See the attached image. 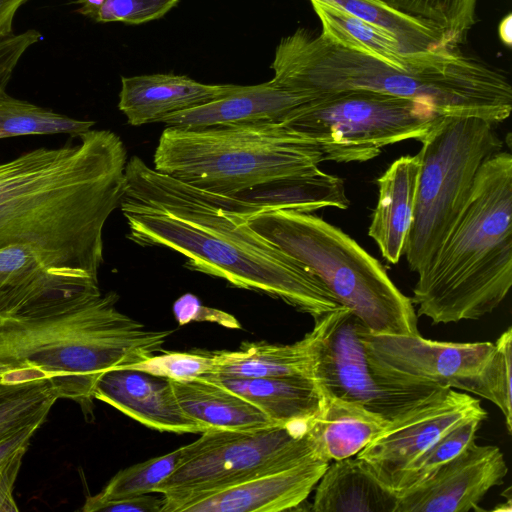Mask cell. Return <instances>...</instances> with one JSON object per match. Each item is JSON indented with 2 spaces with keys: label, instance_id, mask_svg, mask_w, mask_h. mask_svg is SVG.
<instances>
[{
  "label": "cell",
  "instance_id": "obj_9",
  "mask_svg": "<svg viewBox=\"0 0 512 512\" xmlns=\"http://www.w3.org/2000/svg\"><path fill=\"white\" fill-rule=\"evenodd\" d=\"M316 459L306 425L207 430L181 447L176 468L154 492L164 497L161 512H181L212 493Z\"/></svg>",
  "mask_w": 512,
  "mask_h": 512
},
{
  "label": "cell",
  "instance_id": "obj_38",
  "mask_svg": "<svg viewBox=\"0 0 512 512\" xmlns=\"http://www.w3.org/2000/svg\"><path fill=\"white\" fill-rule=\"evenodd\" d=\"M41 38L38 31L29 29L0 39V95L6 92L13 71L24 53Z\"/></svg>",
  "mask_w": 512,
  "mask_h": 512
},
{
  "label": "cell",
  "instance_id": "obj_19",
  "mask_svg": "<svg viewBox=\"0 0 512 512\" xmlns=\"http://www.w3.org/2000/svg\"><path fill=\"white\" fill-rule=\"evenodd\" d=\"M311 97L279 88L270 81L236 87L208 103L165 117L161 123L176 127L282 122Z\"/></svg>",
  "mask_w": 512,
  "mask_h": 512
},
{
  "label": "cell",
  "instance_id": "obj_10",
  "mask_svg": "<svg viewBox=\"0 0 512 512\" xmlns=\"http://www.w3.org/2000/svg\"><path fill=\"white\" fill-rule=\"evenodd\" d=\"M443 114L412 99L368 90L323 93L293 109L282 123L312 139L325 161L365 162L382 148L420 139Z\"/></svg>",
  "mask_w": 512,
  "mask_h": 512
},
{
  "label": "cell",
  "instance_id": "obj_8",
  "mask_svg": "<svg viewBox=\"0 0 512 512\" xmlns=\"http://www.w3.org/2000/svg\"><path fill=\"white\" fill-rule=\"evenodd\" d=\"M493 123L443 115L418 141L420 170L404 255L419 272L438 250L472 191L477 174L503 143Z\"/></svg>",
  "mask_w": 512,
  "mask_h": 512
},
{
  "label": "cell",
  "instance_id": "obj_13",
  "mask_svg": "<svg viewBox=\"0 0 512 512\" xmlns=\"http://www.w3.org/2000/svg\"><path fill=\"white\" fill-rule=\"evenodd\" d=\"M472 417H488L478 399L464 391L438 388L389 420L356 457L393 490L397 478L409 463L447 430Z\"/></svg>",
  "mask_w": 512,
  "mask_h": 512
},
{
  "label": "cell",
  "instance_id": "obj_4",
  "mask_svg": "<svg viewBox=\"0 0 512 512\" xmlns=\"http://www.w3.org/2000/svg\"><path fill=\"white\" fill-rule=\"evenodd\" d=\"M115 292L35 314H0V381H47L58 398L93 416V390L112 368L161 351L170 330H154L120 312Z\"/></svg>",
  "mask_w": 512,
  "mask_h": 512
},
{
  "label": "cell",
  "instance_id": "obj_36",
  "mask_svg": "<svg viewBox=\"0 0 512 512\" xmlns=\"http://www.w3.org/2000/svg\"><path fill=\"white\" fill-rule=\"evenodd\" d=\"M38 427H29L0 443V512L18 511L16 479L30 440Z\"/></svg>",
  "mask_w": 512,
  "mask_h": 512
},
{
  "label": "cell",
  "instance_id": "obj_41",
  "mask_svg": "<svg viewBox=\"0 0 512 512\" xmlns=\"http://www.w3.org/2000/svg\"><path fill=\"white\" fill-rule=\"evenodd\" d=\"M499 37L501 41L507 46L510 47L512 43V15L508 14L506 17L502 19L500 22L499 28Z\"/></svg>",
  "mask_w": 512,
  "mask_h": 512
},
{
  "label": "cell",
  "instance_id": "obj_39",
  "mask_svg": "<svg viewBox=\"0 0 512 512\" xmlns=\"http://www.w3.org/2000/svg\"><path fill=\"white\" fill-rule=\"evenodd\" d=\"M150 492L130 497L105 501L92 506L88 512H161L164 497Z\"/></svg>",
  "mask_w": 512,
  "mask_h": 512
},
{
  "label": "cell",
  "instance_id": "obj_28",
  "mask_svg": "<svg viewBox=\"0 0 512 512\" xmlns=\"http://www.w3.org/2000/svg\"><path fill=\"white\" fill-rule=\"evenodd\" d=\"M95 122L54 112L4 92L0 95V139L24 135L69 134L78 137Z\"/></svg>",
  "mask_w": 512,
  "mask_h": 512
},
{
  "label": "cell",
  "instance_id": "obj_25",
  "mask_svg": "<svg viewBox=\"0 0 512 512\" xmlns=\"http://www.w3.org/2000/svg\"><path fill=\"white\" fill-rule=\"evenodd\" d=\"M230 195L252 204L259 211L289 209L312 213L326 207L347 209L350 205L344 180L319 168Z\"/></svg>",
  "mask_w": 512,
  "mask_h": 512
},
{
  "label": "cell",
  "instance_id": "obj_24",
  "mask_svg": "<svg viewBox=\"0 0 512 512\" xmlns=\"http://www.w3.org/2000/svg\"><path fill=\"white\" fill-rule=\"evenodd\" d=\"M179 405L202 430H247L273 423L256 406L230 389L198 377L171 380Z\"/></svg>",
  "mask_w": 512,
  "mask_h": 512
},
{
  "label": "cell",
  "instance_id": "obj_14",
  "mask_svg": "<svg viewBox=\"0 0 512 512\" xmlns=\"http://www.w3.org/2000/svg\"><path fill=\"white\" fill-rule=\"evenodd\" d=\"M507 472L499 447L474 440L424 481L398 492L396 512L479 511L480 501L503 484Z\"/></svg>",
  "mask_w": 512,
  "mask_h": 512
},
{
  "label": "cell",
  "instance_id": "obj_2",
  "mask_svg": "<svg viewBox=\"0 0 512 512\" xmlns=\"http://www.w3.org/2000/svg\"><path fill=\"white\" fill-rule=\"evenodd\" d=\"M46 148L32 170L0 200V249L30 246L45 264L98 278L103 230L126 188L127 150L110 130Z\"/></svg>",
  "mask_w": 512,
  "mask_h": 512
},
{
  "label": "cell",
  "instance_id": "obj_31",
  "mask_svg": "<svg viewBox=\"0 0 512 512\" xmlns=\"http://www.w3.org/2000/svg\"><path fill=\"white\" fill-rule=\"evenodd\" d=\"M484 420L482 417H472L443 433L407 465L397 478L393 490L398 493L424 481L438 468L456 457L475 440L476 432Z\"/></svg>",
  "mask_w": 512,
  "mask_h": 512
},
{
  "label": "cell",
  "instance_id": "obj_30",
  "mask_svg": "<svg viewBox=\"0 0 512 512\" xmlns=\"http://www.w3.org/2000/svg\"><path fill=\"white\" fill-rule=\"evenodd\" d=\"M393 10L442 31L454 46L475 25L478 0H379Z\"/></svg>",
  "mask_w": 512,
  "mask_h": 512
},
{
  "label": "cell",
  "instance_id": "obj_18",
  "mask_svg": "<svg viewBox=\"0 0 512 512\" xmlns=\"http://www.w3.org/2000/svg\"><path fill=\"white\" fill-rule=\"evenodd\" d=\"M331 312L315 319L314 328L293 344L243 343L236 351L210 352L213 369L208 375L225 378H313L317 349Z\"/></svg>",
  "mask_w": 512,
  "mask_h": 512
},
{
  "label": "cell",
  "instance_id": "obj_42",
  "mask_svg": "<svg viewBox=\"0 0 512 512\" xmlns=\"http://www.w3.org/2000/svg\"><path fill=\"white\" fill-rule=\"evenodd\" d=\"M102 1L103 0H78V3L81 4L78 12L85 16L91 17Z\"/></svg>",
  "mask_w": 512,
  "mask_h": 512
},
{
  "label": "cell",
  "instance_id": "obj_17",
  "mask_svg": "<svg viewBox=\"0 0 512 512\" xmlns=\"http://www.w3.org/2000/svg\"><path fill=\"white\" fill-rule=\"evenodd\" d=\"M235 87L204 84L173 73L122 77L118 108L132 126L161 123L171 114L213 101Z\"/></svg>",
  "mask_w": 512,
  "mask_h": 512
},
{
  "label": "cell",
  "instance_id": "obj_12",
  "mask_svg": "<svg viewBox=\"0 0 512 512\" xmlns=\"http://www.w3.org/2000/svg\"><path fill=\"white\" fill-rule=\"evenodd\" d=\"M362 338L369 363L382 380L398 386H433L475 393L492 342H442L420 334H374Z\"/></svg>",
  "mask_w": 512,
  "mask_h": 512
},
{
  "label": "cell",
  "instance_id": "obj_15",
  "mask_svg": "<svg viewBox=\"0 0 512 512\" xmlns=\"http://www.w3.org/2000/svg\"><path fill=\"white\" fill-rule=\"evenodd\" d=\"M93 397L161 432L202 433L182 410L171 380L165 377L128 366L115 367L100 375Z\"/></svg>",
  "mask_w": 512,
  "mask_h": 512
},
{
  "label": "cell",
  "instance_id": "obj_26",
  "mask_svg": "<svg viewBox=\"0 0 512 512\" xmlns=\"http://www.w3.org/2000/svg\"><path fill=\"white\" fill-rule=\"evenodd\" d=\"M309 1L321 22V35L339 46L401 65L413 64L432 51H418L387 29L335 5L322 0Z\"/></svg>",
  "mask_w": 512,
  "mask_h": 512
},
{
  "label": "cell",
  "instance_id": "obj_6",
  "mask_svg": "<svg viewBox=\"0 0 512 512\" xmlns=\"http://www.w3.org/2000/svg\"><path fill=\"white\" fill-rule=\"evenodd\" d=\"M248 226L314 274L374 334L416 335L418 316L380 262L338 227L312 213L262 210Z\"/></svg>",
  "mask_w": 512,
  "mask_h": 512
},
{
  "label": "cell",
  "instance_id": "obj_21",
  "mask_svg": "<svg viewBox=\"0 0 512 512\" xmlns=\"http://www.w3.org/2000/svg\"><path fill=\"white\" fill-rule=\"evenodd\" d=\"M322 395L319 411L306 425V434L319 460L330 463L356 456L389 421L358 403L324 392Z\"/></svg>",
  "mask_w": 512,
  "mask_h": 512
},
{
  "label": "cell",
  "instance_id": "obj_34",
  "mask_svg": "<svg viewBox=\"0 0 512 512\" xmlns=\"http://www.w3.org/2000/svg\"><path fill=\"white\" fill-rule=\"evenodd\" d=\"M128 367L170 380H192L208 375L213 369L210 352H164Z\"/></svg>",
  "mask_w": 512,
  "mask_h": 512
},
{
  "label": "cell",
  "instance_id": "obj_1",
  "mask_svg": "<svg viewBox=\"0 0 512 512\" xmlns=\"http://www.w3.org/2000/svg\"><path fill=\"white\" fill-rule=\"evenodd\" d=\"M125 174L120 209L134 243L171 249L191 270L279 298L314 320L341 307L314 274L226 207L221 194L160 173L138 156Z\"/></svg>",
  "mask_w": 512,
  "mask_h": 512
},
{
  "label": "cell",
  "instance_id": "obj_3",
  "mask_svg": "<svg viewBox=\"0 0 512 512\" xmlns=\"http://www.w3.org/2000/svg\"><path fill=\"white\" fill-rule=\"evenodd\" d=\"M271 69V83L307 97L368 90L423 102L443 115L475 116L493 124L512 110V87L505 74L459 47L432 50L401 65L298 28L278 43Z\"/></svg>",
  "mask_w": 512,
  "mask_h": 512
},
{
  "label": "cell",
  "instance_id": "obj_5",
  "mask_svg": "<svg viewBox=\"0 0 512 512\" xmlns=\"http://www.w3.org/2000/svg\"><path fill=\"white\" fill-rule=\"evenodd\" d=\"M412 303L433 324L478 320L512 285V156L500 150L480 168L452 229L417 272Z\"/></svg>",
  "mask_w": 512,
  "mask_h": 512
},
{
  "label": "cell",
  "instance_id": "obj_7",
  "mask_svg": "<svg viewBox=\"0 0 512 512\" xmlns=\"http://www.w3.org/2000/svg\"><path fill=\"white\" fill-rule=\"evenodd\" d=\"M323 161L312 139L282 122H263L167 126L156 146L153 168L199 189L230 195L314 171Z\"/></svg>",
  "mask_w": 512,
  "mask_h": 512
},
{
  "label": "cell",
  "instance_id": "obj_33",
  "mask_svg": "<svg viewBox=\"0 0 512 512\" xmlns=\"http://www.w3.org/2000/svg\"><path fill=\"white\" fill-rule=\"evenodd\" d=\"M512 328L508 327L494 342L493 351L480 372L475 389L478 395L496 405L512 432Z\"/></svg>",
  "mask_w": 512,
  "mask_h": 512
},
{
  "label": "cell",
  "instance_id": "obj_16",
  "mask_svg": "<svg viewBox=\"0 0 512 512\" xmlns=\"http://www.w3.org/2000/svg\"><path fill=\"white\" fill-rule=\"evenodd\" d=\"M310 460L230 486L186 505L181 512H280L308 498L328 466Z\"/></svg>",
  "mask_w": 512,
  "mask_h": 512
},
{
  "label": "cell",
  "instance_id": "obj_29",
  "mask_svg": "<svg viewBox=\"0 0 512 512\" xmlns=\"http://www.w3.org/2000/svg\"><path fill=\"white\" fill-rule=\"evenodd\" d=\"M58 395L47 381H0V443L29 427H40Z\"/></svg>",
  "mask_w": 512,
  "mask_h": 512
},
{
  "label": "cell",
  "instance_id": "obj_27",
  "mask_svg": "<svg viewBox=\"0 0 512 512\" xmlns=\"http://www.w3.org/2000/svg\"><path fill=\"white\" fill-rule=\"evenodd\" d=\"M381 26L418 51L457 48L439 29L397 12L379 0H322Z\"/></svg>",
  "mask_w": 512,
  "mask_h": 512
},
{
  "label": "cell",
  "instance_id": "obj_37",
  "mask_svg": "<svg viewBox=\"0 0 512 512\" xmlns=\"http://www.w3.org/2000/svg\"><path fill=\"white\" fill-rule=\"evenodd\" d=\"M44 266L42 257L30 246L0 249V294L20 284Z\"/></svg>",
  "mask_w": 512,
  "mask_h": 512
},
{
  "label": "cell",
  "instance_id": "obj_11",
  "mask_svg": "<svg viewBox=\"0 0 512 512\" xmlns=\"http://www.w3.org/2000/svg\"><path fill=\"white\" fill-rule=\"evenodd\" d=\"M364 328L344 306L331 312L314 367L313 378L322 392L358 403L391 420L440 388L398 386L380 379L368 360Z\"/></svg>",
  "mask_w": 512,
  "mask_h": 512
},
{
  "label": "cell",
  "instance_id": "obj_35",
  "mask_svg": "<svg viewBox=\"0 0 512 512\" xmlns=\"http://www.w3.org/2000/svg\"><path fill=\"white\" fill-rule=\"evenodd\" d=\"M179 0H103L90 18L96 22L143 24L163 17Z\"/></svg>",
  "mask_w": 512,
  "mask_h": 512
},
{
  "label": "cell",
  "instance_id": "obj_23",
  "mask_svg": "<svg viewBox=\"0 0 512 512\" xmlns=\"http://www.w3.org/2000/svg\"><path fill=\"white\" fill-rule=\"evenodd\" d=\"M315 487V512H396L397 493L356 456L329 463Z\"/></svg>",
  "mask_w": 512,
  "mask_h": 512
},
{
  "label": "cell",
  "instance_id": "obj_20",
  "mask_svg": "<svg viewBox=\"0 0 512 512\" xmlns=\"http://www.w3.org/2000/svg\"><path fill=\"white\" fill-rule=\"evenodd\" d=\"M420 170L418 154L395 160L377 179L378 202L368 229L388 263L404 255L412 223Z\"/></svg>",
  "mask_w": 512,
  "mask_h": 512
},
{
  "label": "cell",
  "instance_id": "obj_40",
  "mask_svg": "<svg viewBox=\"0 0 512 512\" xmlns=\"http://www.w3.org/2000/svg\"><path fill=\"white\" fill-rule=\"evenodd\" d=\"M27 0H0V39L12 35L13 19Z\"/></svg>",
  "mask_w": 512,
  "mask_h": 512
},
{
  "label": "cell",
  "instance_id": "obj_32",
  "mask_svg": "<svg viewBox=\"0 0 512 512\" xmlns=\"http://www.w3.org/2000/svg\"><path fill=\"white\" fill-rule=\"evenodd\" d=\"M180 453L181 447L119 471L99 493L86 498L82 510L88 512L92 506L105 501L154 492L174 471Z\"/></svg>",
  "mask_w": 512,
  "mask_h": 512
},
{
  "label": "cell",
  "instance_id": "obj_22",
  "mask_svg": "<svg viewBox=\"0 0 512 512\" xmlns=\"http://www.w3.org/2000/svg\"><path fill=\"white\" fill-rule=\"evenodd\" d=\"M202 377L245 398L261 410L273 424L307 425L322 404L323 395L320 387L310 377Z\"/></svg>",
  "mask_w": 512,
  "mask_h": 512
}]
</instances>
